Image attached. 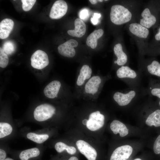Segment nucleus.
Returning <instances> with one entry per match:
<instances>
[{
	"mask_svg": "<svg viewBox=\"0 0 160 160\" xmlns=\"http://www.w3.org/2000/svg\"><path fill=\"white\" fill-rule=\"evenodd\" d=\"M56 109L52 105L48 103L37 106L33 112V120L35 123L47 127L49 121L56 113Z\"/></svg>",
	"mask_w": 160,
	"mask_h": 160,
	"instance_id": "1",
	"label": "nucleus"
},
{
	"mask_svg": "<svg viewBox=\"0 0 160 160\" xmlns=\"http://www.w3.org/2000/svg\"><path fill=\"white\" fill-rule=\"evenodd\" d=\"M132 17L129 11L123 6L115 5L111 8L110 18L111 21L116 25H121L129 22Z\"/></svg>",
	"mask_w": 160,
	"mask_h": 160,
	"instance_id": "2",
	"label": "nucleus"
},
{
	"mask_svg": "<svg viewBox=\"0 0 160 160\" xmlns=\"http://www.w3.org/2000/svg\"><path fill=\"white\" fill-rule=\"evenodd\" d=\"M43 149L39 147H34L21 151L14 153V157L19 160H41Z\"/></svg>",
	"mask_w": 160,
	"mask_h": 160,
	"instance_id": "3",
	"label": "nucleus"
},
{
	"mask_svg": "<svg viewBox=\"0 0 160 160\" xmlns=\"http://www.w3.org/2000/svg\"><path fill=\"white\" fill-rule=\"evenodd\" d=\"M31 60L32 66L38 69H42L49 64L48 56L44 51L38 50L35 51L32 55Z\"/></svg>",
	"mask_w": 160,
	"mask_h": 160,
	"instance_id": "4",
	"label": "nucleus"
},
{
	"mask_svg": "<svg viewBox=\"0 0 160 160\" xmlns=\"http://www.w3.org/2000/svg\"><path fill=\"white\" fill-rule=\"evenodd\" d=\"M104 119V115L101 114L99 111L93 112L89 115L87 127L92 131L97 130L103 126Z\"/></svg>",
	"mask_w": 160,
	"mask_h": 160,
	"instance_id": "5",
	"label": "nucleus"
},
{
	"mask_svg": "<svg viewBox=\"0 0 160 160\" xmlns=\"http://www.w3.org/2000/svg\"><path fill=\"white\" fill-rule=\"evenodd\" d=\"M68 5L66 2L63 0L56 1L51 8L49 14L52 19H58L63 17L66 13Z\"/></svg>",
	"mask_w": 160,
	"mask_h": 160,
	"instance_id": "6",
	"label": "nucleus"
},
{
	"mask_svg": "<svg viewBox=\"0 0 160 160\" xmlns=\"http://www.w3.org/2000/svg\"><path fill=\"white\" fill-rule=\"evenodd\" d=\"M76 145L80 152L88 160H96L97 152L89 144L84 140H79L76 141Z\"/></svg>",
	"mask_w": 160,
	"mask_h": 160,
	"instance_id": "7",
	"label": "nucleus"
},
{
	"mask_svg": "<svg viewBox=\"0 0 160 160\" xmlns=\"http://www.w3.org/2000/svg\"><path fill=\"white\" fill-rule=\"evenodd\" d=\"M78 45L77 41L73 39H70L60 44L58 47V51L61 55L68 57H73L75 55L74 47Z\"/></svg>",
	"mask_w": 160,
	"mask_h": 160,
	"instance_id": "8",
	"label": "nucleus"
},
{
	"mask_svg": "<svg viewBox=\"0 0 160 160\" xmlns=\"http://www.w3.org/2000/svg\"><path fill=\"white\" fill-rule=\"evenodd\" d=\"M45 128L39 131L27 132L25 134V137L37 144H42L50 137V135L47 131V128Z\"/></svg>",
	"mask_w": 160,
	"mask_h": 160,
	"instance_id": "9",
	"label": "nucleus"
},
{
	"mask_svg": "<svg viewBox=\"0 0 160 160\" xmlns=\"http://www.w3.org/2000/svg\"><path fill=\"white\" fill-rule=\"evenodd\" d=\"M132 151V147L129 145L119 147L113 152L110 160H126L131 155Z\"/></svg>",
	"mask_w": 160,
	"mask_h": 160,
	"instance_id": "10",
	"label": "nucleus"
},
{
	"mask_svg": "<svg viewBox=\"0 0 160 160\" xmlns=\"http://www.w3.org/2000/svg\"><path fill=\"white\" fill-rule=\"evenodd\" d=\"M101 82V79L98 76H93L90 78L85 84L84 90L87 94L94 95L97 92Z\"/></svg>",
	"mask_w": 160,
	"mask_h": 160,
	"instance_id": "11",
	"label": "nucleus"
},
{
	"mask_svg": "<svg viewBox=\"0 0 160 160\" xmlns=\"http://www.w3.org/2000/svg\"><path fill=\"white\" fill-rule=\"evenodd\" d=\"M135 95V92L133 90L131 91L126 94L117 92L114 94L113 98L119 105L123 106L129 104Z\"/></svg>",
	"mask_w": 160,
	"mask_h": 160,
	"instance_id": "12",
	"label": "nucleus"
},
{
	"mask_svg": "<svg viewBox=\"0 0 160 160\" xmlns=\"http://www.w3.org/2000/svg\"><path fill=\"white\" fill-rule=\"evenodd\" d=\"M75 28L67 31V33L71 36L80 38L83 36L86 30V25L83 20L77 18L74 21Z\"/></svg>",
	"mask_w": 160,
	"mask_h": 160,
	"instance_id": "13",
	"label": "nucleus"
},
{
	"mask_svg": "<svg viewBox=\"0 0 160 160\" xmlns=\"http://www.w3.org/2000/svg\"><path fill=\"white\" fill-rule=\"evenodd\" d=\"M61 85L60 82L58 81H51L44 88V95L47 97L51 99L57 97Z\"/></svg>",
	"mask_w": 160,
	"mask_h": 160,
	"instance_id": "14",
	"label": "nucleus"
},
{
	"mask_svg": "<svg viewBox=\"0 0 160 160\" xmlns=\"http://www.w3.org/2000/svg\"><path fill=\"white\" fill-rule=\"evenodd\" d=\"M13 21L9 18H5L0 23V38L4 39L7 38L13 28Z\"/></svg>",
	"mask_w": 160,
	"mask_h": 160,
	"instance_id": "15",
	"label": "nucleus"
},
{
	"mask_svg": "<svg viewBox=\"0 0 160 160\" xmlns=\"http://www.w3.org/2000/svg\"><path fill=\"white\" fill-rule=\"evenodd\" d=\"M143 17L140 20V24L147 28H149L154 25L156 21V17L151 13L150 10L146 8L141 13Z\"/></svg>",
	"mask_w": 160,
	"mask_h": 160,
	"instance_id": "16",
	"label": "nucleus"
},
{
	"mask_svg": "<svg viewBox=\"0 0 160 160\" xmlns=\"http://www.w3.org/2000/svg\"><path fill=\"white\" fill-rule=\"evenodd\" d=\"M129 29L132 33L141 38H146L149 34V31L148 28L138 23L130 24Z\"/></svg>",
	"mask_w": 160,
	"mask_h": 160,
	"instance_id": "17",
	"label": "nucleus"
},
{
	"mask_svg": "<svg viewBox=\"0 0 160 160\" xmlns=\"http://www.w3.org/2000/svg\"><path fill=\"white\" fill-rule=\"evenodd\" d=\"M110 128L113 133H119L121 137H124L128 135V130L126 126L120 121L115 120L110 124Z\"/></svg>",
	"mask_w": 160,
	"mask_h": 160,
	"instance_id": "18",
	"label": "nucleus"
},
{
	"mask_svg": "<svg viewBox=\"0 0 160 160\" xmlns=\"http://www.w3.org/2000/svg\"><path fill=\"white\" fill-rule=\"evenodd\" d=\"M92 73L91 68L87 65H84L80 69L78 76L76 84L80 86L83 85L86 80L89 79Z\"/></svg>",
	"mask_w": 160,
	"mask_h": 160,
	"instance_id": "19",
	"label": "nucleus"
},
{
	"mask_svg": "<svg viewBox=\"0 0 160 160\" xmlns=\"http://www.w3.org/2000/svg\"><path fill=\"white\" fill-rule=\"evenodd\" d=\"M104 31L102 29L95 30L88 36L87 39V45L92 49L95 48L97 45V39L103 35Z\"/></svg>",
	"mask_w": 160,
	"mask_h": 160,
	"instance_id": "20",
	"label": "nucleus"
},
{
	"mask_svg": "<svg viewBox=\"0 0 160 160\" xmlns=\"http://www.w3.org/2000/svg\"><path fill=\"white\" fill-rule=\"evenodd\" d=\"M114 53L117 57V64L119 65L125 64L127 60V57L122 50V46L121 44H116L113 48Z\"/></svg>",
	"mask_w": 160,
	"mask_h": 160,
	"instance_id": "21",
	"label": "nucleus"
},
{
	"mask_svg": "<svg viewBox=\"0 0 160 160\" xmlns=\"http://www.w3.org/2000/svg\"><path fill=\"white\" fill-rule=\"evenodd\" d=\"M116 74L118 77L120 78L134 79L137 76L135 72L127 66H122L117 70Z\"/></svg>",
	"mask_w": 160,
	"mask_h": 160,
	"instance_id": "22",
	"label": "nucleus"
},
{
	"mask_svg": "<svg viewBox=\"0 0 160 160\" xmlns=\"http://www.w3.org/2000/svg\"><path fill=\"white\" fill-rule=\"evenodd\" d=\"M145 123L149 126L160 127V109H156L151 113L147 118Z\"/></svg>",
	"mask_w": 160,
	"mask_h": 160,
	"instance_id": "23",
	"label": "nucleus"
},
{
	"mask_svg": "<svg viewBox=\"0 0 160 160\" xmlns=\"http://www.w3.org/2000/svg\"><path fill=\"white\" fill-rule=\"evenodd\" d=\"M147 68L150 74L160 78V63L158 61L153 60L147 66Z\"/></svg>",
	"mask_w": 160,
	"mask_h": 160,
	"instance_id": "24",
	"label": "nucleus"
},
{
	"mask_svg": "<svg viewBox=\"0 0 160 160\" xmlns=\"http://www.w3.org/2000/svg\"><path fill=\"white\" fill-rule=\"evenodd\" d=\"M2 48L7 55H11L15 51V45L12 41H7L4 43Z\"/></svg>",
	"mask_w": 160,
	"mask_h": 160,
	"instance_id": "25",
	"label": "nucleus"
},
{
	"mask_svg": "<svg viewBox=\"0 0 160 160\" xmlns=\"http://www.w3.org/2000/svg\"><path fill=\"white\" fill-rule=\"evenodd\" d=\"M9 63V58L7 55L3 50L2 48H0V66L5 68Z\"/></svg>",
	"mask_w": 160,
	"mask_h": 160,
	"instance_id": "26",
	"label": "nucleus"
},
{
	"mask_svg": "<svg viewBox=\"0 0 160 160\" xmlns=\"http://www.w3.org/2000/svg\"><path fill=\"white\" fill-rule=\"evenodd\" d=\"M22 7L25 11H29L36 1V0H22Z\"/></svg>",
	"mask_w": 160,
	"mask_h": 160,
	"instance_id": "27",
	"label": "nucleus"
},
{
	"mask_svg": "<svg viewBox=\"0 0 160 160\" xmlns=\"http://www.w3.org/2000/svg\"><path fill=\"white\" fill-rule=\"evenodd\" d=\"M68 145L62 142L56 143L55 145V148L59 153H61L66 151Z\"/></svg>",
	"mask_w": 160,
	"mask_h": 160,
	"instance_id": "28",
	"label": "nucleus"
},
{
	"mask_svg": "<svg viewBox=\"0 0 160 160\" xmlns=\"http://www.w3.org/2000/svg\"><path fill=\"white\" fill-rule=\"evenodd\" d=\"M155 84V86L151 90V94L160 99V83L158 82Z\"/></svg>",
	"mask_w": 160,
	"mask_h": 160,
	"instance_id": "29",
	"label": "nucleus"
},
{
	"mask_svg": "<svg viewBox=\"0 0 160 160\" xmlns=\"http://www.w3.org/2000/svg\"><path fill=\"white\" fill-rule=\"evenodd\" d=\"M153 149L155 154H160V135L158 136L155 141Z\"/></svg>",
	"mask_w": 160,
	"mask_h": 160,
	"instance_id": "30",
	"label": "nucleus"
},
{
	"mask_svg": "<svg viewBox=\"0 0 160 160\" xmlns=\"http://www.w3.org/2000/svg\"><path fill=\"white\" fill-rule=\"evenodd\" d=\"M79 17L82 20H85L88 18L89 17V13L88 10L84 8L81 10L79 13Z\"/></svg>",
	"mask_w": 160,
	"mask_h": 160,
	"instance_id": "31",
	"label": "nucleus"
},
{
	"mask_svg": "<svg viewBox=\"0 0 160 160\" xmlns=\"http://www.w3.org/2000/svg\"><path fill=\"white\" fill-rule=\"evenodd\" d=\"M101 17L100 13H95L91 18V21L92 23L94 25H96L99 22V19Z\"/></svg>",
	"mask_w": 160,
	"mask_h": 160,
	"instance_id": "32",
	"label": "nucleus"
},
{
	"mask_svg": "<svg viewBox=\"0 0 160 160\" xmlns=\"http://www.w3.org/2000/svg\"><path fill=\"white\" fill-rule=\"evenodd\" d=\"M8 151L4 148L0 147V160H4L7 157Z\"/></svg>",
	"mask_w": 160,
	"mask_h": 160,
	"instance_id": "33",
	"label": "nucleus"
},
{
	"mask_svg": "<svg viewBox=\"0 0 160 160\" xmlns=\"http://www.w3.org/2000/svg\"><path fill=\"white\" fill-rule=\"evenodd\" d=\"M66 151L68 153L71 155H73L76 153V150L74 147L68 146Z\"/></svg>",
	"mask_w": 160,
	"mask_h": 160,
	"instance_id": "34",
	"label": "nucleus"
},
{
	"mask_svg": "<svg viewBox=\"0 0 160 160\" xmlns=\"http://www.w3.org/2000/svg\"><path fill=\"white\" fill-rule=\"evenodd\" d=\"M155 39L157 41H160V27L159 29L158 32L156 34Z\"/></svg>",
	"mask_w": 160,
	"mask_h": 160,
	"instance_id": "35",
	"label": "nucleus"
},
{
	"mask_svg": "<svg viewBox=\"0 0 160 160\" xmlns=\"http://www.w3.org/2000/svg\"><path fill=\"white\" fill-rule=\"evenodd\" d=\"M68 160H79V159L77 157L73 156L70 157Z\"/></svg>",
	"mask_w": 160,
	"mask_h": 160,
	"instance_id": "36",
	"label": "nucleus"
},
{
	"mask_svg": "<svg viewBox=\"0 0 160 160\" xmlns=\"http://www.w3.org/2000/svg\"><path fill=\"white\" fill-rule=\"evenodd\" d=\"M89 2L92 4H96L98 1V0H89Z\"/></svg>",
	"mask_w": 160,
	"mask_h": 160,
	"instance_id": "37",
	"label": "nucleus"
},
{
	"mask_svg": "<svg viewBox=\"0 0 160 160\" xmlns=\"http://www.w3.org/2000/svg\"><path fill=\"white\" fill-rule=\"evenodd\" d=\"M88 120L86 119H84L82 121V123L84 125H86L87 124Z\"/></svg>",
	"mask_w": 160,
	"mask_h": 160,
	"instance_id": "38",
	"label": "nucleus"
},
{
	"mask_svg": "<svg viewBox=\"0 0 160 160\" xmlns=\"http://www.w3.org/2000/svg\"><path fill=\"white\" fill-rule=\"evenodd\" d=\"M4 160H15L14 159L10 158L7 157Z\"/></svg>",
	"mask_w": 160,
	"mask_h": 160,
	"instance_id": "39",
	"label": "nucleus"
},
{
	"mask_svg": "<svg viewBox=\"0 0 160 160\" xmlns=\"http://www.w3.org/2000/svg\"><path fill=\"white\" fill-rule=\"evenodd\" d=\"M134 160H142L140 158H136V159H134Z\"/></svg>",
	"mask_w": 160,
	"mask_h": 160,
	"instance_id": "40",
	"label": "nucleus"
},
{
	"mask_svg": "<svg viewBox=\"0 0 160 160\" xmlns=\"http://www.w3.org/2000/svg\"><path fill=\"white\" fill-rule=\"evenodd\" d=\"M103 1V0H98V1H100V2H102Z\"/></svg>",
	"mask_w": 160,
	"mask_h": 160,
	"instance_id": "41",
	"label": "nucleus"
},
{
	"mask_svg": "<svg viewBox=\"0 0 160 160\" xmlns=\"http://www.w3.org/2000/svg\"><path fill=\"white\" fill-rule=\"evenodd\" d=\"M159 105L160 106V100H159Z\"/></svg>",
	"mask_w": 160,
	"mask_h": 160,
	"instance_id": "42",
	"label": "nucleus"
},
{
	"mask_svg": "<svg viewBox=\"0 0 160 160\" xmlns=\"http://www.w3.org/2000/svg\"><path fill=\"white\" fill-rule=\"evenodd\" d=\"M114 63H117V61H116H116H114Z\"/></svg>",
	"mask_w": 160,
	"mask_h": 160,
	"instance_id": "43",
	"label": "nucleus"
},
{
	"mask_svg": "<svg viewBox=\"0 0 160 160\" xmlns=\"http://www.w3.org/2000/svg\"></svg>",
	"mask_w": 160,
	"mask_h": 160,
	"instance_id": "44",
	"label": "nucleus"
}]
</instances>
